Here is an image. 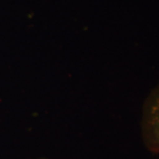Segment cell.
Returning <instances> with one entry per match:
<instances>
[{
  "label": "cell",
  "instance_id": "7a4b0ae2",
  "mask_svg": "<svg viewBox=\"0 0 159 159\" xmlns=\"http://www.w3.org/2000/svg\"><path fill=\"white\" fill-rule=\"evenodd\" d=\"M39 159H47V158H39Z\"/></svg>",
  "mask_w": 159,
  "mask_h": 159
},
{
  "label": "cell",
  "instance_id": "6da1fadb",
  "mask_svg": "<svg viewBox=\"0 0 159 159\" xmlns=\"http://www.w3.org/2000/svg\"><path fill=\"white\" fill-rule=\"evenodd\" d=\"M141 125L145 147L152 153L159 154V84L144 102Z\"/></svg>",
  "mask_w": 159,
  "mask_h": 159
}]
</instances>
